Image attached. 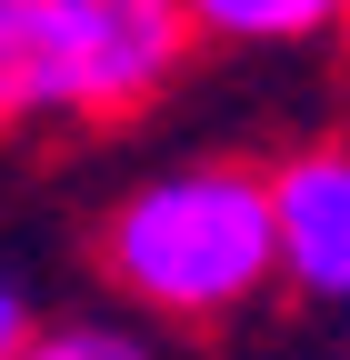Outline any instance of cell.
<instances>
[{
  "label": "cell",
  "mask_w": 350,
  "mask_h": 360,
  "mask_svg": "<svg viewBox=\"0 0 350 360\" xmlns=\"http://www.w3.org/2000/svg\"><path fill=\"white\" fill-rule=\"evenodd\" d=\"M101 260L110 290L141 300L150 321H231L271 290V191L240 160L160 170L110 210Z\"/></svg>",
  "instance_id": "1"
},
{
  "label": "cell",
  "mask_w": 350,
  "mask_h": 360,
  "mask_svg": "<svg viewBox=\"0 0 350 360\" xmlns=\"http://www.w3.org/2000/svg\"><path fill=\"white\" fill-rule=\"evenodd\" d=\"M181 51V0H0V130L120 120L170 90Z\"/></svg>",
  "instance_id": "2"
},
{
  "label": "cell",
  "mask_w": 350,
  "mask_h": 360,
  "mask_svg": "<svg viewBox=\"0 0 350 360\" xmlns=\"http://www.w3.org/2000/svg\"><path fill=\"white\" fill-rule=\"evenodd\" d=\"M260 191H271V281L350 310V141L260 170Z\"/></svg>",
  "instance_id": "3"
},
{
  "label": "cell",
  "mask_w": 350,
  "mask_h": 360,
  "mask_svg": "<svg viewBox=\"0 0 350 360\" xmlns=\"http://www.w3.org/2000/svg\"><path fill=\"white\" fill-rule=\"evenodd\" d=\"M190 40H240V51H271V40H320L350 20V0H181Z\"/></svg>",
  "instance_id": "4"
},
{
  "label": "cell",
  "mask_w": 350,
  "mask_h": 360,
  "mask_svg": "<svg viewBox=\"0 0 350 360\" xmlns=\"http://www.w3.org/2000/svg\"><path fill=\"white\" fill-rule=\"evenodd\" d=\"M11 360H160V350H150L141 330H110V321H60V330L30 321V340H20Z\"/></svg>",
  "instance_id": "5"
},
{
  "label": "cell",
  "mask_w": 350,
  "mask_h": 360,
  "mask_svg": "<svg viewBox=\"0 0 350 360\" xmlns=\"http://www.w3.org/2000/svg\"><path fill=\"white\" fill-rule=\"evenodd\" d=\"M30 340V300H20V281H11V270H0V360H11Z\"/></svg>",
  "instance_id": "6"
},
{
  "label": "cell",
  "mask_w": 350,
  "mask_h": 360,
  "mask_svg": "<svg viewBox=\"0 0 350 360\" xmlns=\"http://www.w3.org/2000/svg\"><path fill=\"white\" fill-rule=\"evenodd\" d=\"M340 360H350V350H340Z\"/></svg>",
  "instance_id": "7"
}]
</instances>
